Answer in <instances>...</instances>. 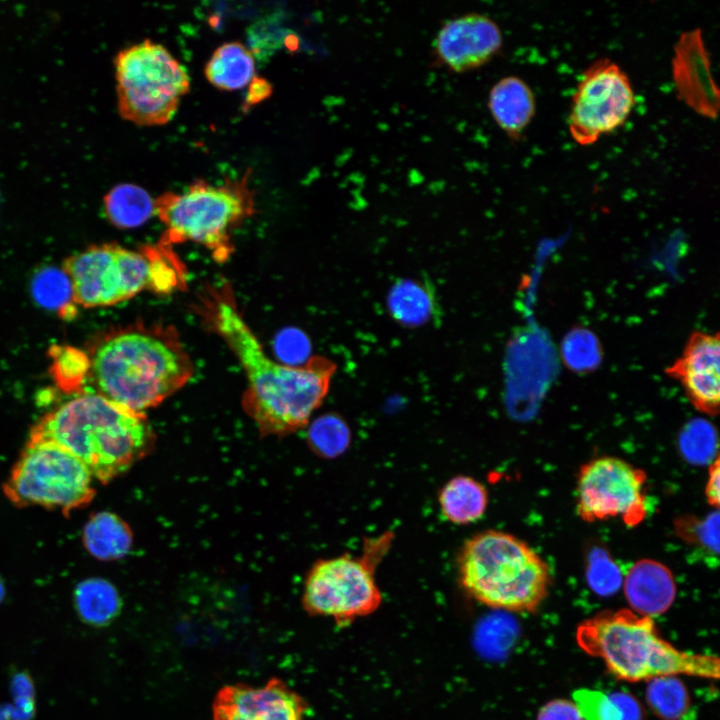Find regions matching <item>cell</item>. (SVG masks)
<instances>
[{
	"instance_id": "obj_16",
	"label": "cell",
	"mask_w": 720,
	"mask_h": 720,
	"mask_svg": "<svg viewBox=\"0 0 720 720\" xmlns=\"http://www.w3.org/2000/svg\"><path fill=\"white\" fill-rule=\"evenodd\" d=\"M665 373L680 382L692 405L707 415H717L720 401L719 334L694 331L681 356Z\"/></svg>"
},
{
	"instance_id": "obj_9",
	"label": "cell",
	"mask_w": 720,
	"mask_h": 720,
	"mask_svg": "<svg viewBox=\"0 0 720 720\" xmlns=\"http://www.w3.org/2000/svg\"><path fill=\"white\" fill-rule=\"evenodd\" d=\"M93 479L84 463L63 446L29 437L4 492L19 507L41 506L68 513L93 499Z\"/></svg>"
},
{
	"instance_id": "obj_35",
	"label": "cell",
	"mask_w": 720,
	"mask_h": 720,
	"mask_svg": "<svg viewBox=\"0 0 720 720\" xmlns=\"http://www.w3.org/2000/svg\"><path fill=\"white\" fill-rule=\"evenodd\" d=\"M271 93L270 85L263 79L254 78L250 82V90L247 103L253 104L268 96Z\"/></svg>"
},
{
	"instance_id": "obj_11",
	"label": "cell",
	"mask_w": 720,
	"mask_h": 720,
	"mask_svg": "<svg viewBox=\"0 0 720 720\" xmlns=\"http://www.w3.org/2000/svg\"><path fill=\"white\" fill-rule=\"evenodd\" d=\"M635 105L626 73L608 58L594 61L582 74L573 94L568 129L573 140L588 146L623 126Z\"/></svg>"
},
{
	"instance_id": "obj_26",
	"label": "cell",
	"mask_w": 720,
	"mask_h": 720,
	"mask_svg": "<svg viewBox=\"0 0 720 720\" xmlns=\"http://www.w3.org/2000/svg\"><path fill=\"white\" fill-rule=\"evenodd\" d=\"M49 356L52 360L50 374L56 386L67 394H80L89 379L88 353L69 345H53Z\"/></svg>"
},
{
	"instance_id": "obj_4",
	"label": "cell",
	"mask_w": 720,
	"mask_h": 720,
	"mask_svg": "<svg viewBox=\"0 0 720 720\" xmlns=\"http://www.w3.org/2000/svg\"><path fill=\"white\" fill-rule=\"evenodd\" d=\"M576 641L619 680L648 682L668 675L719 678L718 657L677 649L660 636L653 618L629 609L604 611L585 620L577 627Z\"/></svg>"
},
{
	"instance_id": "obj_34",
	"label": "cell",
	"mask_w": 720,
	"mask_h": 720,
	"mask_svg": "<svg viewBox=\"0 0 720 720\" xmlns=\"http://www.w3.org/2000/svg\"><path fill=\"white\" fill-rule=\"evenodd\" d=\"M719 458L712 461L709 468L708 481L705 487V496L708 503L714 507L719 506V495H720V469H719Z\"/></svg>"
},
{
	"instance_id": "obj_10",
	"label": "cell",
	"mask_w": 720,
	"mask_h": 720,
	"mask_svg": "<svg viewBox=\"0 0 720 720\" xmlns=\"http://www.w3.org/2000/svg\"><path fill=\"white\" fill-rule=\"evenodd\" d=\"M390 539L389 535L369 542L361 557L343 554L318 560L305 579L302 596L305 611L341 625L374 613L383 600L375 579V565Z\"/></svg>"
},
{
	"instance_id": "obj_19",
	"label": "cell",
	"mask_w": 720,
	"mask_h": 720,
	"mask_svg": "<svg viewBox=\"0 0 720 720\" xmlns=\"http://www.w3.org/2000/svg\"><path fill=\"white\" fill-rule=\"evenodd\" d=\"M440 511L444 518L457 525L479 520L488 506V492L475 478L457 475L448 480L438 494Z\"/></svg>"
},
{
	"instance_id": "obj_2",
	"label": "cell",
	"mask_w": 720,
	"mask_h": 720,
	"mask_svg": "<svg viewBox=\"0 0 720 720\" xmlns=\"http://www.w3.org/2000/svg\"><path fill=\"white\" fill-rule=\"evenodd\" d=\"M88 355L95 393L140 414L179 391L194 373L177 329L164 323L112 330Z\"/></svg>"
},
{
	"instance_id": "obj_17",
	"label": "cell",
	"mask_w": 720,
	"mask_h": 720,
	"mask_svg": "<svg viewBox=\"0 0 720 720\" xmlns=\"http://www.w3.org/2000/svg\"><path fill=\"white\" fill-rule=\"evenodd\" d=\"M623 585L632 611L651 618L666 612L676 595L671 571L651 559L637 561L628 570Z\"/></svg>"
},
{
	"instance_id": "obj_5",
	"label": "cell",
	"mask_w": 720,
	"mask_h": 720,
	"mask_svg": "<svg viewBox=\"0 0 720 720\" xmlns=\"http://www.w3.org/2000/svg\"><path fill=\"white\" fill-rule=\"evenodd\" d=\"M458 579L475 601L493 609L533 612L551 582L547 563L524 541L498 530L474 534L462 545Z\"/></svg>"
},
{
	"instance_id": "obj_23",
	"label": "cell",
	"mask_w": 720,
	"mask_h": 720,
	"mask_svg": "<svg viewBox=\"0 0 720 720\" xmlns=\"http://www.w3.org/2000/svg\"><path fill=\"white\" fill-rule=\"evenodd\" d=\"M572 701L585 720H644L638 700L624 692L579 688L573 691Z\"/></svg>"
},
{
	"instance_id": "obj_15",
	"label": "cell",
	"mask_w": 720,
	"mask_h": 720,
	"mask_svg": "<svg viewBox=\"0 0 720 720\" xmlns=\"http://www.w3.org/2000/svg\"><path fill=\"white\" fill-rule=\"evenodd\" d=\"M671 67L678 98L700 116L716 119L720 94L700 28L680 34L674 45Z\"/></svg>"
},
{
	"instance_id": "obj_7",
	"label": "cell",
	"mask_w": 720,
	"mask_h": 720,
	"mask_svg": "<svg viewBox=\"0 0 720 720\" xmlns=\"http://www.w3.org/2000/svg\"><path fill=\"white\" fill-rule=\"evenodd\" d=\"M248 180L249 171L241 179H226L221 185L198 179L183 193L161 194L154 200V213L165 226L158 243L172 248L197 243L208 249L216 262H226L234 252L233 230L255 211Z\"/></svg>"
},
{
	"instance_id": "obj_18",
	"label": "cell",
	"mask_w": 720,
	"mask_h": 720,
	"mask_svg": "<svg viewBox=\"0 0 720 720\" xmlns=\"http://www.w3.org/2000/svg\"><path fill=\"white\" fill-rule=\"evenodd\" d=\"M488 109L507 137L519 141L535 116V96L523 79L506 76L490 89Z\"/></svg>"
},
{
	"instance_id": "obj_27",
	"label": "cell",
	"mask_w": 720,
	"mask_h": 720,
	"mask_svg": "<svg viewBox=\"0 0 720 720\" xmlns=\"http://www.w3.org/2000/svg\"><path fill=\"white\" fill-rule=\"evenodd\" d=\"M646 700L653 713L662 720H681L691 704L686 686L673 675L649 680Z\"/></svg>"
},
{
	"instance_id": "obj_20",
	"label": "cell",
	"mask_w": 720,
	"mask_h": 720,
	"mask_svg": "<svg viewBox=\"0 0 720 720\" xmlns=\"http://www.w3.org/2000/svg\"><path fill=\"white\" fill-rule=\"evenodd\" d=\"M387 307L394 320L408 327L422 326L439 312L431 286L416 279L395 282L387 296Z\"/></svg>"
},
{
	"instance_id": "obj_29",
	"label": "cell",
	"mask_w": 720,
	"mask_h": 720,
	"mask_svg": "<svg viewBox=\"0 0 720 720\" xmlns=\"http://www.w3.org/2000/svg\"><path fill=\"white\" fill-rule=\"evenodd\" d=\"M562 355L565 363L576 371L590 370L600 361V345L586 329H575L564 339Z\"/></svg>"
},
{
	"instance_id": "obj_22",
	"label": "cell",
	"mask_w": 720,
	"mask_h": 720,
	"mask_svg": "<svg viewBox=\"0 0 720 720\" xmlns=\"http://www.w3.org/2000/svg\"><path fill=\"white\" fill-rule=\"evenodd\" d=\"M83 542L88 552L99 560H116L125 556L132 545L128 525L117 515L99 512L93 515L83 530Z\"/></svg>"
},
{
	"instance_id": "obj_24",
	"label": "cell",
	"mask_w": 720,
	"mask_h": 720,
	"mask_svg": "<svg viewBox=\"0 0 720 720\" xmlns=\"http://www.w3.org/2000/svg\"><path fill=\"white\" fill-rule=\"evenodd\" d=\"M74 605L80 619L94 627L112 623L121 610L116 588L106 580L92 578L81 582L74 592Z\"/></svg>"
},
{
	"instance_id": "obj_8",
	"label": "cell",
	"mask_w": 720,
	"mask_h": 720,
	"mask_svg": "<svg viewBox=\"0 0 720 720\" xmlns=\"http://www.w3.org/2000/svg\"><path fill=\"white\" fill-rule=\"evenodd\" d=\"M114 67L119 114L139 126L169 122L190 90L185 67L149 39L120 50Z\"/></svg>"
},
{
	"instance_id": "obj_32",
	"label": "cell",
	"mask_w": 720,
	"mask_h": 720,
	"mask_svg": "<svg viewBox=\"0 0 720 720\" xmlns=\"http://www.w3.org/2000/svg\"><path fill=\"white\" fill-rule=\"evenodd\" d=\"M587 580L594 592L610 595L619 589L622 577L616 564L600 552L590 561Z\"/></svg>"
},
{
	"instance_id": "obj_13",
	"label": "cell",
	"mask_w": 720,
	"mask_h": 720,
	"mask_svg": "<svg viewBox=\"0 0 720 720\" xmlns=\"http://www.w3.org/2000/svg\"><path fill=\"white\" fill-rule=\"evenodd\" d=\"M503 37L489 16L468 13L446 21L434 42L435 62L448 70L463 73L490 62L501 50Z\"/></svg>"
},
{
	"instance_id": "obj_36",
	"label": "cell",
	"mask_w": 720,
	"mask_h": 720,
	"mask_svg": "<svg viewBox=\"0 0 720 720\" xmlns=\"http://www.w3.org/2000/svg\"><path fill=\"white\" fill-rule=\"evenodd\" d=\"M3 595H4V588H3L2 583H0V601H1L2 598H3Z\"/></svg>"
},
{
	"instance_id": "obj_6",
	"label": "cell",
	"mask_w": 720,
	"mask_h": 720,
	"mask_svg": "<svg viewBox=\"0 0 720 720\" xmlns=\"http://www.w3.org/2000/svg\"><path fill=\"white\" fill-rule=\"evenodd\" d=\"M72 300L85 308L113 306L142 291L170 294L184 288L185 270L172 247L157 243L130 250L116 243L93 245L65 259Z\"/></svg>"
},
{
	"instance_id": "obj_12",
	"label": "cell",
	"mask_w": 720,
	"mask_h": 720,
	"mask_svg": "<svg viewBox=\"0 0 720 720\" xmlns=\"http://www.w3.org/2000/svg\"><path fill=\"white\" fill-rule=\"evenodd\" d=\"M644 471L616 457L595 458L581 466L576 510L586 522L620 518L638 525L647 514Z\"/></svg>"
},
{
	"instance_id": "obj_14",
	"label": "cell",
	"mask_w": 720,
	"mask_h": 720,
	"mask_svg": "<svg viewBox=\"0 0 720 720\" xmlns=\"http://www.w3.org/2000/svg\"><path fill=\"white\" fill-rule=\"evenodd\" d=\"M307 709L301 695L273 677L260 686H223L212 705V720H305Z\"/></svg>"
},
{
	"instance_id": "obj_1",
	"label": "cell",
	"mask_w": 720,
	"mask_h": 720,
	"mask_svg": "<svg viewBox=\"0 0 720 720\" xmlns=\"http://www.w3.org/2000/svg\"><path fill=\"white\" fill-rule=\"evenodd\" d=\"M200 312L242 366L247 380L242 407L260 433L283 436L307 425L329 391L335 363L323 356L297 366L272 359L239 312L228 285L208 288Z\"/></svg>"
},
{
	"instance_id": "obj_3",
	"label": "cell",
	"mask_w": 720,
	"mask_h": 720,
	"mask_svg": "<svg viewBox=\"0 0 720 720\" xmlns=\"http://www.w3.org/2000/svg\"><path fill=\"white\" fill-rule=\"evenodd\" d=\"M29 437L63 446L104 484L144 455L152 442V430L145 414L88 392L46 413L32 427Z\"/></svg>"
},
{
	"instance_id": "obj_33",
	"label": "cell",
	"mask_w": 720,
	"mask_h": 720,
	"mask_svg": "<svg viewBox=\"0 0 720 720\" xmlns=\"http://www.w3.org/2000/svg\"><path fill=\"white\" fill-rule=\"evenodd\" d=\"M536 720H585L573 701L557 698L544 704Z\"/></svg>"
},
{
	"instance_id": "obj_25",
	"label": "cell",
	"mask_w": 720,
	"mask_h": 720,
	"mask_svg": "<svg viewBox=\"0 0 720 720\" xmlns=\"http://www.w3.org/2000/svg\"><path fill=\"white\" fill-rule=\"evenodd\" d=\"M107 219L119 228H133L146 222L154 213V200L142 187L132 183L114 186L104 196Z\"/></svg>"
},
{
	"instance_id": "obj_31",
	"label": "cell",
	"mask_w": 720,
	"mask_h": 720,
	"mask_svg": "<svg viewBox=\"0 0 720 720\" xmlns=\"http://www.w3.org/2000/svg\"><path fill=\"white\" fill-rule=\"evenodd\" d=\"M680 447L688 460L703 463L711 460L716 446L715 430L707 421L695 420L683 431Z\"/></svg>"
},
{
	"instance_id": "obj_28",
	"label": "cell",
	"mask_w": 720,
	"mask_h": 720,
	"mask_svg": "<svg viewBox=\"0 0 720 720\" xmlns=\"http://www.w3.org/2000/svg\"><path fill=\"white\" fill-rule=\"evenodd\" d=\"M32 293L35 300L49 309L65 310L72 300V287L63 270L46 268L33 279Z\"/></svg>"
},
{
	"instance_id": "obj_21",
	"label": "cell",
	"mask_w": 720,
	"mask_h": 720,
	"mask_svg": "<svg viewBox=\"0 0 720 720\" xmlns=\"http://www.w3.org/2000/svg\"><path fill=\"white\" fill-rule=\"evenodd\" d=\"M207 80L226 91L245 87L255 78V60L242 43L227 42L216 48L205 66Z\"/></svg>"
},
{
	"instance_id": "obj_30",
	"label": "cell",
	"mask_w": 720,
	"mask_h": 720,
	"mask_svg": "<svg viewBox=\"0 0 720 720\" xmlns=\"http://www.w3.org/2000/svg\"><path fill=\"white\" fill-rule=\"evenodd\" d=\"M312 446L321 454L332 456L343 451L349 441V430L344 421L335 415L317 419L309 433Z\"/></svg>"
}]
</instances>
